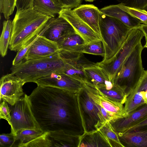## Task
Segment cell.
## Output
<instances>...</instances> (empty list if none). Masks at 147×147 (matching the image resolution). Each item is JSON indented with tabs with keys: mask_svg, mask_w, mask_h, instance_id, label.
I'll list each match as a JSON object with an SVG mask.
<instances>
[{
	"mask_svg": "<svg viewBox=\"0 0 147 147\" xmlns=\"http://www.w3.org/2000/svg\"><path fill=\"white\" fill-rule=\"evenodd\" d=\"M10 106V125L13 134L16 135L23 129L40 128L32 112L29 96L25 94L14 105Z\"/></svg>",
	"mask_w": 147,
	"mask_h": 147,
	"instance_id": "7",
	"label": "cell"
},
{
	"mask_svg": "<svg viewBox=\"0 0 147 147\" xmlns=\"http://www.w3.org/2000/svg\"><path fill=\"white\" fill-rule=\"evenodd\" d=\"M125 6L144 10L147 9V0H116Z\"/></svg>",
	"mask_w": 147,
	"mask_h": 147,
	"instance_id": "33",
	"label": "cell"
},
{
	"mask_svg": "<svg viewBox=\"0 0 147 147\" xmlns=\"http://www.w3.org/2000/svg\"><path fill=\"white\" fill-rule=\"evenodd\" d=\"M144 48L141 42L137 45L124 62L115 78L114 84L121 87L127 97L136 87L145 73L141 57Z\"/></svg>",
	"mask_w": 147,
	"mask_h": 147,
	"instance_id": "5",
	"label": "cell"
},
{
	"mask_svg": "<svg viewBox=\"0 0 147 147\" xmlns=\"http://www.w3.org/2000/svg\"><path fill=\"white\" fill-rule=\"evenodd\" d=\"M111 147L107 138L99 130L85 133L80 137L79 147Z\"/></svg>",
	"mask_w": 147,
	"mask_h": 147,
	"instance_id": "23",
	"label": "cell"
},
{
	"mask_svg": "<svg viewBox=\"0 0 147 147\" xmlns=\"http://www.w3.org/2000/svg\"><path fill=\"white\" fill-rule=\"evenodd\" d=\"M147 118V103L138 108L124 117L109 122L113 130L119 135L125 133L134 126Z\"/></svg>",
	"mask_w": 147,
	"mask_h": 147,
	"instance_id": "14",
	"label": "cell"
},
{
	"mask_svg": "<svg viewBox=\"0 0 147 147\" xmlns=\"http://www.w3.org/2000/svg\"><path fill=\"white\" fill-rule=\"evenodd\" d=\"M51 17L29 8L17 11L12 21V30L9 48L18 51L39 35Z\"/></svg>",
	"mask_w": 147,
	"mask_h": 147,
	"instance_id": "2",
	"label": "cell"
},
{
	"mask_svg": "<svg viewBox=\"0 0 147 147\" xmlns=\"http://www.w3.org/2000/svg\"><path fill=\"white\" fill-rule=\"evenodd\" d=\"M29 97L33 115L44 132L62 131L80 137L84 134L77 93L37 86Z\"/></svg>",
	"mask_w": 147,
	"mask_h": 147,
	"instance_id": "1",
	"label": "cell"
},
{
	"mask_svg": "<svg viewBox=\"0 0 147 147\" xmlns=\"http://www.w3.org/2000/svg\"><path fill=\"white\" fill-rule=\"evenodd\" d=\"M15 135L11 132L0 135V147H15Z\"/></svg>",
	"mask_w": 147,
	"mask_h": 147,
	"instance_id": "34",
	"label": "cell"
},
{
	"mask_svg": "<svg viewBox=\"0 0 147 147\" xmlns=\"http://www.w3.org/2000/svg\"><path fill=\"white\" fill-rule=\"evenodd\" d=\"M103 134L111 147H125L120 142L117 134L113 130L109 122H107L98 130Z\"/></svg>",
	"mask_w": 147,
	"mask_h": 147,
	"instance_id": "28",
	"label": "cell"
},
{
	"mask_svg": "<svg viewBox=\"0 0 147 147\" xmlns=\"http://www.w3.org/2000/svg\"><path fill=\"white\" fill-rule=\"evenodd\" d=\"M34 83L37 86L58 88L76 93L82 88L84 83L63 73L55 72L41 78Z\"/></svg>",
	"mask_w": 147,
	"mask_h": 147,
	"instance_id": "11",
	"label": "cell"
},
{
	"mask_svg": "<svg viewBox=\"0 0 147 147\" xmlns=\"http://www.w3.org/2000/svg\"><path fill=\"white\" fill-rule=\"evenodd\" d=\"M97 89L105 96L112 101L123 105L126 101L127 97L126 93L121 87L116 84H114L113 87L109 90L105 88Z\"/></svg>",
	"mask_w": 147,
	"mask_h": 147,
	"instance_id": "27",
	"label": "cell"
},
{
	"mask_svg": "<svg viewBox=\"0 0 147 147\" xmlns=\"http://www.w3.org/2000/svg\"><path fill=\"white\" fill-rule=\"evenodd\" d=\"M77 95L85 133L98 130L106 122L96 105L88 95L84 84L77 93Z\"/></svg>",
	"mask_w": 147,
	"mask_h": 147,
	"instance_id": "6",
	"label": "cell"
},
{
	"mask_svg": "<svg viewBox=\"0 0 147 147\" xmlns=\"http://www.w3.org/2000/svg\"><path fill=\"white\" fill-rule=\"evenodd\" d=\"M84 85L94 102L102 107L107 111L111 120L125 116L123 105L109 99L96 88L85 83H84Z\"/></svg>",
	"mask_w": 147,
	"mask_h": 147,
	"instance_id": "12",
	"label": "cell"
},
{
	"mask_svg": "<svg viewBox=\"0 0 147 147\" xmlns=\"http://www.w3.org/2000/svg\"><path fill=\"white\" fill-rule=\"evenodd\" d=\"M82 52L83 53L100 56L103 58L105 54L102 40H98L86 44Z\"/></svg>",
	"mask_w": 147,
	"mask_h": 147,
	"instance_id": "29",
	"label": "cell"
},
{
	"mask_svg": "<svg viewBox=\"0 0 147 147\" xmlns=\"http://www.w3.org/2000/svg\"><path fill=\"white\" fill-rule=\"evenodd\" d=\"M138 28L141 30L144 33V36L147 37V25L141 24Z\"/></svg>",
	"mask_w": 147,
	"mask_h": 147,
	"instance_id": "39",
	"label": "cell"
},
{
	"mask_svg": "<svg viewBox=\"0 0 147 147\" xmlns=\"http://www.w3.org/2000/svg\"><path fill=\"white\" fill-rule=\"evenodd\" d=\"M52 147H79L80 136L72 135L62 131L49 132Z\"/></svg>",
	"mask_w": 147,
	"mask_h": 147,
	"instance_id": "21",
	"label": "cell"
},
{
	"mask_svg": "<svg viewBox=\"0 0 147 147\" xmlns=\"http://www.w3.org/2000/svg\"><path fill=\"white\" fill-rule=\"evenodd\" d=\"M87 44L84 40L77 33L65 38L58 45L59 49L72 52H80Z\"/></svg>",
	"mask_w": 147,
	"mask_h": 147,
	"instance_id": "24",
	"label": "cell"
},
{
	"mask_svg": "<svg viewBox=\"0 0 147 147\" xmlns=\"http://www.w3.org/2000/svg\"><path fill=\"white\" fill-rule=\"evenodd\" d=\"M22 147H52L49 132H45L42 135L24 145Z\"/></svg>",
	"mask_w": 147,
	"mask_h": 147,
	"instance_id": "30",
	"label": "cell"
},
{
	"mask_svg": "<svg viewBox=\"0 0 147 147\" xmlns=\"http://www.w3.org/2000/svg\"><path fill=\"white\" fill-rule=\"evenodd\" d=\"M33 8L50 17L59 16L63 8L58 0H33Z\"/></svg>",
	"mask_w": 147,
	"mask_h": 147,
	"instance_id": "22",
	"label": "cell"
},
{
	"mask_svg": "<svg viewBox=\"0 0 147 147\" xmlns=\"http://www.w3.org/2000/svg\"><path fill=\"white\" fill-rule=\"evenodd\" d=\"M16 0H0V12L6 20L9 19L16 7Z\"/></svg>",
	"mask_w": 147,
	"mask_h": 147,
	"instance_id": "32",
	"label": "cell"
},
{
	"mask_svg": "<svg viewBox=\"0 0 147 147\" xmlns=\"http://www.w3.org/2000/svg\"><path fill=\"white\" fill-rule=\"evenodd\" d=\"M33 0H16L17 11L33 8Z\"/></svg>",
	"mask_w": 147,
	"mask_h": 147,
	"instance_id": "37",
	"label": "cell"
},
{
	"mask_svg": "<svg viewBox=\"0 0 147 147\" xmlns=\"http://www.w3.org/2000/svg\"><path fill=\"white\" fill-rule=\"evenodd\" d=\"M44 132L40 128L20 130L15 135V147H22L24 145L42 135Z\"/></svg>",
	"mask_w": 147,
	"mask_h": 147,
	"instance_id": "25",
	"label": "cell"
},
{
	"mask_svg": "<svg viewBox=\"0 0 147 147\" xmlns=\"http://www.w3.org/2000/svg\"><path fill=\"white\" fill-rule=\"evenodd\" d=\"M99 26L105 54L98 63L106 64L113 59L131 29L118 19L102 13Z\"/></svg>",
	"mask_w": 147,
	"mask_h": 147,
	"instance_id": "4",
	"label": "cell"
},
{
	"mask_svg": "<svg viewBox=\"0 0 147 147\" xmlns=\"http://www.w3.org/2000/svg\"><path fill=\"white\" fill-rule=\"evenodd\" d=\"M100 10L105 15L118 19L131 29L138 28L142 24L140 20L122 10L118 4L107 6L101 9Z\"/></svg>",
	"mask_w": 147,
	"mask_h": 147,
	"instance_id": "19",
	"label": "cell"
},
{
	"mask_svg": "<svg viewBox=\"0 0 147 147\" xmlns=\"http://www.w3.org/2000/svg\"><path fill=\"white\" fill-rule=\"evenodd\" d=\"M7 102L4 100L1 101L0 118L6 120L9 125L11 124V115L10 108Z\"/></svg>",
	"mask_w": 147,
	"mask_h": 147,
	"instance_id": "35",
	"label": "cell"
},
{
	"mask_svg": "<svg viewBox=\"0 0 147 147\" xmlns=\"http://www.w3.org/2000/svg\"><path fill=\"white\" fill-rule=\"evenodd\" d=\"M76 33L71 25L59 16L49 18L39 35L56 42L58 46L65 38Z\"/></svg>",
	"mask_w": 147,
	"mask_h": 147,
	"instance_id": "9",
	"label": "cell"
},
{
	"mask_svg": "<svg viewBox=\"0 0 147 147\" xmlns=\"http://www.w3.org/2000/svg\"><path fill=\"white\" fill-rule=\"evenodd\" d=\"M73 10L102 39L99 26L100 17L102 14L100 9L93 4H81Z\"/></svg>",
	"mask_w": 147,
	"mask_h": 147,
	"instance_id": "17",
	"label": "cell"
},
{
	"mask_svg": "<svg viewBox=\"0 0 147 147\" xmlns=\"http://www.w3.org/2000/svg\"><path fill=\"white\" fill-rule=\"evenodd\" d=\"M146 129H147V118L131 127L127 132L138 131Z\"/></svg>",
	"mask_w": 147,
	"mask_h": 147,
	"instance_id": "38",
	"label": "cell"
},
{
	"mask_svg": "<svg viewBox=\"0 0 147 147\" xmlns=\"http://www.w3.org/2000/svg\"><path fill=\"white\" fill-rule=\"evenodd\" d=\"M86 82V84L97 88L111 89L114 84L109 79L103 68L97 62L84 68Z\"/></svg>",
	"mask_w": 147,
	"mask_h": 147,
	"instance_id": "15",
	"label": "cell"
},
{
	"mask_svg": "<svg viewBox=\"0 0 147 147\" xmlns=\"http://www.w3.org/2000/svg\"><path fill=\"white\" fill-rule=\"evenodd\" d=\"M146 40V44L144 46V48H147V37H145Z\"/></svg>",
	"mask_w": 147,
	"mask_h": 147,
	"instance_id": "40",
	"label": "cell"
},
{
	"mask_svg": "<svg viewBox=\"0 0 147 147\" xmlns=\"http://www.w3.org/2000/svg\"><path fill=\"white\" fill-rule=\"evenodd\" d=\"M59 16L66 20L71 25L76 32L84 40L86 44L102 40L100 37L71 9L63 8Z\"/></svg>",
	"mask_w": 147,
	"mask_h": 147,
	"instance_id": "13",
	"label": "cell"
},
{
	"mask_svg": "<svg viewBox=\"0 0 147 147\" xmlns=\"http://www.w3.org/2000/svg\"><path fill=\"white\" fill-rule=\"evenodd\" d=\"M144 36L139 29H131L127 38L113 61L106 64H100L108 74L111 81L114 84L115 78L127 58Z\"/></svg>",
	"mask_w": 147,
	"mask_h": 147,
	"instance_id": "8",
	"label": "cell"
},
{
	"mask_svg": "<svg viewBox=\"0 0 147 147\" xmlns=\"http://www.w3.org/2000/svg\"><path fill=\"white\" fill-rule=\"evenodd\" d=\"M12 21L9 19L3 22V29L0 38V53L2 57L7 54L12 30Z\"/></svg>",
	"mask_w": 147,
	"mask_h": 147,
	"instance_id": "26",
	"label": "cell"
},
{
	"mask_svg": "<svg viewBox=\"0 0 147 147\" xmlns=\"http://www.w3.org/2000/svg\"><path fill=\"white\" fill-rule=\"evenodd\" d=\"M25 83L11 73L3 76L0 80V101L4 100L10 105H14L24 95L22 87Z\"/></svg>",
	"mask_w": 147,
	"mask_h": 147,
	"instance_id": "10",
	"label": "cell"
},
{
	"mask_svg": "<svg viewBox=\"0 0 147 147\" xmlns=\"http://www.w3.org/2000/svg\"><path fill=\"white\" fill-rule=\"evenodd\" d=\"M82 55L72 61L64 63L63 73L83 83H86V79L84 68L93 63Z\"/></svg>",
	"mask_w": 147,
	"mask_h": 147,
	"instance_id": "18",
	"label": "cell"
},
{
	"mask_svg": "<svg viewBox=\"0 0 147 147\" xmlns=\"http://www.w3.org/2000/svg\"><path fill=\"white\" fill-rule=\"evenodd\" d=\"M85 1L89 2H92L96 0H84Z\"/></svg>",
	"mask_w": 147,
	"mask_h": 147,
	"instance_id": "41",
	"label": "cell"
},
{
	"mask_svg": "<svg viewBox=\"0 0 147 147\" xmlns=\"http://www.w3.org/2000/svg\"><path fill=\"white\" fill-rule=\"evenodd\" d=\"M118 135L125 147H147V129L126 132Z\"/></svg>",
	"mask_w": 147,
	"mask_h": 147,
	"instance_id": "20",
	"label": "cell"
},
{
	"mask_svg": "<svg viewBox=\"0 0 147 147\" xmlns=\"http://www.w3.org/2000/svg\"><path fill=\"white\" fill-rule=\"evenodd\" d=\"M63 8L71 9L75 8L80 5L82 0H58Z\"/></svg>",
	"mask_w": 147,
	"mask_h": 147,
	"instance_id": "36",
	"label": "cell"
},
{
	"mask_svg": "<svg viewBox=\"0 0 147 147\" xmlns=\"http://www.w3.org/2000/svg\"><path fill=\"white\" fill-rule=\"evenodd\" d=\"M65 63L58 53L51 55L21 61L10 68L11 73L26 83L36 80L53 73H63Z\"/></svg>",
	"mask_w": 147,
	"mask_h": 147,
	"instance_id": "3",
	"label": "cell"
},
{
	"mask_svg": "<svg viewBox=\"0 0 147 147\" xmlns=\"http://www.w3.org/2000/svg\"><path fill=\"white\" fill-rule=\"evenodd\" d=\"M57 44L42 36L38 35L28 51L24 59L47 57L58 52Z\"/></svg>",
	"mask_w": 147,
	"mask_h": 147,
	"instance_id": "16",
	"label": "cell"
},
{
	"mask_svg": "<svg viewBox=\"0 0 147 147\" xmlns=\"http://www.w3.org/2000/svg\"><path fill=\"white\" fill-rule=\"evenodd\" d=\"M118 4L122 10L140 20L142 24L147 25V11L146 10L127 7L121 3Z\"/></svg>",
	"mask_w": 147,
	"mask_h": 147,
	"instance_id": "31",
	"label": "cell"
}]
</instances>
